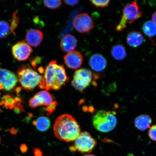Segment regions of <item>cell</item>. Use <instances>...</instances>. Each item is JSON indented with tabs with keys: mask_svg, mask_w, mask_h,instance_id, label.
<instances>
[{
	"mask_svg": "<svg viewBox=\"0 0 156 156\" xmlns=\"http://www.w3.org/2000/svg\"><path fill=\"white\" fill-rule=\"evenodd\" d=\"M53 130L56 138L66 142L75 141L81 133L80 128L76 121L68 114L61 115L56 119Z\"/></svg>",
	"mask_w": 156,
	"mask_h": 156,
	"instance_id": "obj_1",
	"label": "cell"
},
{
	"mask_svg": "<svg viewBox=\"0 0 156 156\" xmlns=\"http://www.w3.org/2000/svg\"><path fill=\"white\" fill-rule=\"evenodd\" d=\"M18 81L25 90L30 91L42 85V77L29 66H23L17 73Z\"/></svg>",
	"mask_w": 156,
	"mask_h": 156,
	"instance_id": "obj_2",
	"label": "cell"
},
{
	"mask_svg": "<svg viewBox=\"0 0 156 156\" xmlns=\"http://www.w3.org/2000/svg\"><path fill=\"white\" fill-rule=\"evenodd\" d=\"M115 115L116 112H114L99 111L93 117V126L97 130L101 132L112 131L115 128L117 123Z\"/></svg>",
	"mask_w": 156,
	"mask_h": 156,
	"instance_id": "obj_3",
	"label": "cell"
},
{
	"mask_svg": "<svg viewBox=\"0 0 156 156\" xmlns=\"http://www.w3.org/2000/svg\"><path fill=\"white\" fill-rule=\"evenodd\" d=\"M143 13L140 11L137 2L133 1L125 6L122 10V14L116 30L121 32L126 28L127 24H132L142 16Z\"/></svg>",
	"mask_w": 156,
	"mask_h": 156,
	"instance_id": "obj_4",
	"label": "cell"
},
{
	"mask_svg": "<svg viewBox=\"0 0 156 156\" xmlns=\"http://www.w3.org/2000/svg\"><path fill=\"white\" fill-rule=\"evenodd\" d=\"M98 78V74L93 73L91 70L82 68L75 72L72 85L77 90L83 93L84 90L89 86L94 78L97 79Z\"/></svg>",
	"mask_w": 156,
	"mask_h": 156,
	"instance_id": "obj_5",
	"label": "cell"
},
{
	"mask_svg": "<svg viewBox=\"0 0 156 156\" xmlns=\"http://www.w3.org/2000/svg\"><path fill=\"white\" fill-rule=\"evenodd\" d=\"M97 141L89 133H81L75 140L74 146L77 151L82 153H90L96 146Z\"/></svg>",
	"mask_w": 156,
	"mask_h": 156,
	"instance_id": "obj_6",
	"label": "cell"
},
{
	"mask_svg": "<svg viewBox=\"0 0 156 156\" xmlns=\"http://www.w3.org/2000/svg\"><path fill=\"white\" fill-rule=\"evenodd\" d=\"M18 81L17 76L13 72L0 68V90L12 91Z\"/></svg>",
	"mask_w": 156,
	"mask_h": 156,
	"instance_id": "obj_7",
	"label": "cell"
},
{
	"mask_svg": "<svg viewBox=\"0 0 156 156\" xmlns=\"http://www.w3.org/2000/svg\"><path fill=\"white\" fill-rule=\"evenodd\" d=\"M73 25L77 32L82 34L90 32L94 26L92 18L85 13H80L75 17L73 20Z\"/></svg>",
	"mask_w": 156,
	"mask_h": 156,
	"instance_id": "obj_8",
	"label": "cell"
},
{
	"mask_svg": "<svg viewBox=\"0 0 156 156\" xmlns=\"http://www.w3.org/2000/svg\"><path fill=\"white\" fill-rule=\"evenodd\" d=\"M12 51L13 56L19 61H24L28 59L33 51L30 46L24 41L14 44Z\"/></svg>",
	"mask_w": 156,
	"mask_h": 156,
	"instance_id": "obj_9",
	"label": "cell"
},
{
	"mask_svg": "<svg viewBox=\"0 0 156 156\" xmlns=\"http://www.w3.org/2000/svg\"><path fill=\"white\" fill-rule=\"evenodd\" d=\"M57 63L56 60H52L47 66L44 74L42 77L41 89L44 88L47 90L52 89L55 78V66Z\"/></svg>",
	"mask_w": 156,
	"mask_h": 156,
	"instance_id": "obj_10",
	"label": "cell"
},
{
	"mask_svg": "<svg viewBox=\"0 0 156 156\" xmlns=\"http://www.w3.org/2000/svg\"><path fill=\"white\" fill-rule=\"evenodd\" d=\"M53 99L50 94L46 91H40L29 101V106L32 108L42 106H48L53 102Z\"/></svg>",
	"mask_w": 156,
	"mask_h": 156,
	"instance_id": "obj_11",
	"label": "cell"
},
{
	"mask_svg": "<svg viewBox=\"0 0 156 156\" xmlns=\"http://www.w3.org/2000/svg\"><path fill=\"white\" fill-rule=\"evenodd\" d=\"M64 63L70 69H76L81 67L83 57L80 52L76 51L68 52L64 57Z\"/></svg>",
	"mask_w": 156,
	"mask_h": 156,
	"instance_id": "obj_12",
	"label": "cell"
},
{
	"mask_svg": "<svg viewBox=\"0 0 156 156\" xmlns=\"http://www.w3.org/2000/svg\"><path fill=\"white\" fill-rule=\"evenodd\" d=\"M69 80L64 66L58 65L56 63L55 66V78L52 89L55 90H58L61 89L62 86L66 85Z\"/></svg>",
	"mask_w": 156,
	"mask_h": 156,
	"instance_id": "obj_13",
	"label": "cell"
},
{
	"mask_svg": "<svg viewBox=\"0 0 156 156\" xmlns=\"http://www.w3.org/2000/svg\"><path fill=\"white\" fill-rule=\"evenodd\" d=\"M89 65L94 71L102 72L106 67L107 61L106 58L101 55L95 54L90 59Z\"/></svg>",
	"mask_w": 156,
	"mask_h": 156,
	"instance_id": "obj_14",
	"label": "cell"
},
{
	"mask_svg": "<svg viewBox=\"0 0 156 156\" xmlns=\"http://www.w3.org/2000/svg\"><path fill=\"white\" fill-rule=\"evenodd\" d=\"M44 34L38 29H31L27 32L26 40L29 45L37 47L41 43Z\"/></svg>",
	"mask_w": 156,
	"mask_h": 156,
	"instance_id": "obj_15",
	"label": "cell"
},
{
	"mask_svg": "<svg viewBox=\"0 0 156 156\" xmlns=\"http://www.w3.org/2000/svg\"><path fill=\"white\" fill-rule=\"evenodd\" d=\"M60 47L64 52L73 51L77 44V41L75 37L71 34L65 35L61 39Z\"/></svg>",
	"mask_w": 156,
	"mask_h": 156,
	"instance_id": "obj_16",
	"label": "cell"
},
{
	"mask_svg": "<svg viewBox=\"0 0 156 156\" xmlns=\"http://www.w3.org/2000/svg\"><path fill=\"white\" fill-rule=\"evenodd\" d=\"M145 41L143 35L138 31H132L128 34L126 37V42L129 45L134 48L141 45Z\"/></svg>",
	"mask_w": 156,
	"mask_h": 156,
	"instance_id": "obj_17",
	"label": "cell"
},
{
	"mask_svg": "<svg viewBox=\"0 0 156 156\" xmlns=\"http://www.w3.org/2000/svg\"><path fill=\"white\" fill-rule=\"evenodd\" d=\"M152 122L151 117L147 115H142L136 117L134 120V125L138 129L144 131L150 127Z\"/></svg>",
	"mask_w": 156,
	"mask_h": 156,
	"instance_id": "obj_18",
	"label": "cell"
},
{
	"mask_svg": "<svg viewBox=\"0 0 156 156\" xmlns=\"http://www.w3.org/2000/svg\"><path fill=\"white\" fill-rule=\"evenodd\" d=\"M111 54L113 58L119 61L124 60L127 56L125 48L120 44H116L112 47Z\"/></svg>",
	"mask_w": 156,
	"mask_h": 156,
	"instance_id": "obj_19",
	"label": "cell"
},
{
	"mask_svg": "<svg viewBox=\"0 0 156 156\" xmlns=\"http://www.w3.org/2000/svg\"><path fill=\"white\" fill-rule=\"evenodd\" d=\"M33 124L36 126L39 131L44 132L47 131L50 128V121L48 117L41 116L33 122Z\"/></svg>",
	"mask_w": 156,
	"mask_h": 156,
	"instance_id": "obj_20",
	"label": "cell"
},
{
	"mask_svg": "<svg viewBox=\"0 0 156 156\" xmlns=\"http://www.w3.org/2000/svg\"><path fill=\"white\" fill-rule=\"evenodd\" d=\"M144 34L149 38L156 36V24L151 20L146 21L142 27Z\"/></svg>",
	"mask_w": 156,
	"mask_h": 156,
	"instance_id": "obj_21",
	"label": "cell"
},
{
	"mask_svg": "<svg viewBox=\"0 0 156 156\" xmlns=\"http://www.w3.org/2000/svg\"><path fill=\"white\" fill-rule=\"evenodd\" d=\"M10 32V28L8 23L5 21H0V38L6 37Z\"/></svg>",
	"mask_w": 156,
	"mask_h": 156,
	"instance_id": "obj_22",
	"label": "cell"
},
{
	"mask_svg": "<svg viewBox=\"0 0 156 156\" xmlns=\"http://www.w3.org/2000/svg\"><path fill=\"white\" fill-rule=\"evenodd\" d=\"M44 5L48 8L51 9H57L61 5L62 1H44Z\"/></svg>",
	"mask_w": 156,
	"mask_h": 156,
	"instance_id": "obj_23",
	"label": "cell"
},
{
	"mask_svg": "<svg viewBox=\"0 0 156 156\" xmlns=\"http://www.w3.org/2000/svg\"><path fill=\"white\" fill-rule=\"evenodd\" d=\"M92 4L97 7L103 8L106 7L109 5L110 2L109 0H101V1H91Z\"/></svg>",
	"mask_w": 156,
	"mask_h": 156,
	"instance_id": "obj_24",
	"label": "cell"
},
{
	"mask_svg": "<svg viewBox=\"0 0 156 156\" xmlns=\"http://www.w3.org/2000/svg\"><path fill=\"white\" fill-rule=\"evenodd\" d=\"M148 136L153 141H156V125L151 127L148 132Z\"/></svg>",
	"mask_w": 156,
	"mask_h": 156,
	"instance_id": "obj_25",
	"label": "cell"
},
{
	"mask_svg": "<svg viewBox=\"0 0 156 156\" xmlns=\"http://www.w3.org/2000/svg\"><path fill=\"white\" fill-rule=\"evenodd\" d=\"M58 105V103L56 101H55L48 105L47 107H46V110L48 112V115H50L55 110L56 106Z\"/></svg>",
	"mask_w": 156,
	"mask_h": 156,
	"instance_id": "obj_26",
	"label": "cell"
},
{
	"mask_svg": "<svg viewBox=\"0 0 156 156\" xmlns=\"http://www.w3.org/2000/svg\"><path fill=\"white\" fill-rule=\"evenodd\" d=\"M41 58L37 56L36 58H31L30 62L33 67H34V69H35V68L38 65V64L41 63Z\"/></svg>",
	"mask_w": 156,
	"mask_h": 156,
	"instance_id": "obj_27",
	"label": "cell"
},
{
	"mask_svg": "<svg viewBox=\"0 0 156 156\" xmlns=\"http://www.w3.org/2000/svg\"><path fill=\"white\" fill-rule=\"evenodd\" d=\"M79 1H68V0L64 1V2L66 4L71 6H74L76 5L79 3Z\"/></svg>",
	"mask_w": 156,
	"mask_h": 156,
	"instance_id": "obj_28",
	"label": "cell"
},
{
	"mask_svg": "<svg viewBox=\"0 0 156 156\" xmlns=\"http://www.w3.org/2000/svg\"><path fill=\"white\" fill-rule=\"evenodd\" d=\"M34 156H43V153L38 148L34 149Z\"/></svg>",
	"mask_w": 156,
	"mask_h": 156,
	"instance_id": "obj_29",
	"label": "cell"
},
{
	"mask_svg": "<svg viewBox=\"0 0 156 156\" xmlns=\"http://www.w3.org/2000/svg\"><path fill=\"white\" fill-rule=\"evenodd\" d=\"M20 149L22 153L24 154L27 153V151H28V147L25 144H22L20 146Z\"/></svg>",
	"mask_w": 156,
	"mask_h": 156,
	"instance_id": "obj_30",
	"label": "cell"
},
{
	"mask_svg": "<svg viewBox=\"0 0 156 156\" xmlns=\"http://www.w3.org/2000/svg\"><path fill=\"white\" fill-rule=\"evenodd\" d=\"M151 19L152 20H153L152 21H153L156 24V11L152 15Z\"/></svg>",
	"mask_w": 156,
	"mask_h": 156,
	"instance_id": "obj_31",
	"label": "cell"
},
{
	"mask_svg": "<svg viewBox=\"0 0 156 156\" xmlns=\"http://www.w3.org/2000/svg\"><path fill=\"white\" fill-rule=\"evenodd\" d=\"M69 149L71 152H75L77 151L76 149L74 146H70L69 147Z\"/></svg>",
	"mask_w": 156,
	"mask_h": 156,
	"instance_id": "obj_32",
	"label": "cell"
},
{
	"mask_svg": "<svg viewBox=\"0 0 156 156\" xmlns=\"http://www.w3.org/2000/svg\"><path fill=\"white\" fill-rule=\"evenodd\" d=\"M83 156H96L94 155L93 154H86Z\"/></svg>",
	"mask_w": 156,
	"mask_h": 156,
	"instance_id": "obj_33",
	"label": "cell"
},
{
	"mask_svg": "<svg viewBox=\"0 0 156 156\" xmlns=\"http://www.w3.org/2000/svg\"><path fill=\"white\" fill-rule=\"evenodd\" d=\"M1 137H0V144H1Z\"/></svg>",
	"mask_w": 156,
	"mask_h": 156,
	"instance_id": "obj_34",
	"label": "cell"
},
{
	"mask_svg": "<svg viewBox=\"0 0 156 156\" xmlns=\"http://www.w3.org/2000/svg\"></svg>",
	"mask_w": 156,
	"mask_h": 156,
	"instance_id": "obj_35",
	"label": "cell"
}]
</instances>
